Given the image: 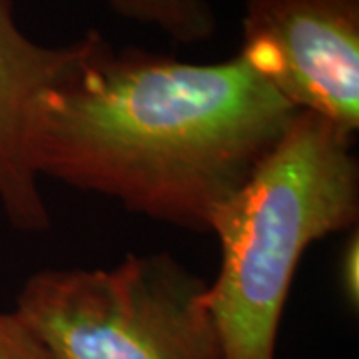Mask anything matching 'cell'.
Segmentation results:
<instances>
[{
  "mask_svg": "<svg viewBox=\"0 0 359 359\" xmlns=\"http://www.w3.org/2000/svg\"><path fill=\"white\" fill-rule=\"evenodd\" d=\"M297 112L359 130V0H245L240 52Z\"/></svg>",
  "mask_w": 359,
  "mask_h": 359,
  "instance_id": "obj_4",
  "label": "cell"
},
{
  "mask_svg": "<svg viewBox=\"0 0 359 359\" xmlns=\"http://www.w3.org/2000/svg\"><path fill=\"white\" fill-rule=\"evenodd\" d=\"M84 44V36L66 46L36 44L16 25L13 0H0V205L18 230L50 228L28 160V122L36 98L76 65Z\"/></svg>",
  "mask_w": 359,
  "mask_h": 359,
  "instance_id": "obj_5",
  "label": "cell"
},
{
  "mask_svg": "<svg viewBox=\"0 0 359 359\" xmlns=\"http://www.w3.org/2000/svg\"><path fill=\"white\" fill-rule=\"evenodd\" d=\"M84 40L76 65L32 108L34 174L174 228L210 231L297 110L240 54L196 65L136 46L116 50L98 30Z\"/></svg>",
  "mask_w": 359,
  "mask_h": 359,
  "instance_id": "obj_1",
  "label": "cell"
},
{
  "mask_svg": "<svg viewBox=\"0 0 359 359\" xmlns=\"http://www.w3.org/2000/svg\"><path fill=\"white\" fill-rule=\"evenodd\" d=\"M208 282L166 252L116 268L42 269L14 313L56 359H222Z\"/></svg>",
  "mask_w": 359,
  "mask_h": 359,
  "instance_id": "obj_3",
  "label": "cell"
},
{
  "mask_svg": "<svg viewBox=\"0 0 359 359\" xmlns=\"http://www.w3.org/2000/svg\"><path fill=\"white\" fill-rule=\"evenodd\" d=\"M0 359H56L16 313H0Z\"/></svg>",
  "mask_w": 359,
  "mask_h": 359,
  "instance_id": "obj_7",
  "label": "cell"
},
{
  "mask_svg": "<svg viewBox=\"0 0 359 359\" xmlns=\"http://www.w3.org/2000/svg\"><path fill=\"white\" fill-rule=\"evenodd\" d=\"M358 228L353 230V236L347 240L344 256H341V287H344V295L349 308L358 309L359 304V276H358Z\"/></svg>",
  "mask_w": 359,
  "mask_h": 359,
  "instance_id": "obj_8",
  "label": "cell"
},
{
  "mask_svg": "<svg viewBox=\"0 0 359 359\" xmlns=\"http://www.w3.org/2000/svg\"><path fill=\"white\" fill-rule=\"evenodd\" d=\"M120 18L160 28L176 42L194 44L212 39L216 14L208 0H102Z\"/></svg>",
  "mask_w": 359,
  "mask_h": 359,
  "instance_id": "obj_6",
  "label": "cell"
},
{
  "mask_svg": "<svg viewBox=\"0 0 359 359\" xmlns=\"http://www.w3.org/2000/svg\"><path fill=\"white\" fill-rule=\"evenodd\" d=\"M353 138L297 112L282 142L214 214L219 269L208 283L222 359H276L295 271L309 245L359 219Z\"/></svg>",
  "mask_w": 359,
  "mask_h": 359,
  "instance_id": "obj_2",
  "label": "cell"
}]
</instances>
